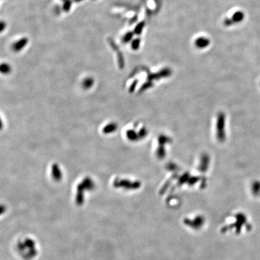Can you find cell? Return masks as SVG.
<instances>
[{
  "instance_id": "6da1fadb",
  "label": "cell",
  "mask_w": 260,
  "mask_h": 260,
  "mask_svg": "<svg viewBox=\"0 0 260 260\" xmlns=\"http://www.w3.org/2000/svg\"><path fill=\"white\" fill-rule=\"evenodd\" d=\"M77 193L76 195V204L78 205H81L84 202V191L86 190V187L82 183L77 185L76 187Z\"/></svg>"
},
{
  "instance_id": "7a4b0ae2",
  "label": "cell",
  "mask_w": 260,
  "mask_h": 260,
  "mask_svg": "<svg viewBox=\"0 0 260 260\" xmlns=\"http://www.w3.org/2000/svg\"><path fill=\"white\" fill-rule=\"evenodd\" d=\"M28 42V39L27 37H22L17 40L12 45V49L15 52H19L22 50L27 45Z\"/></svg>"
},
{
  "instance_id": "3957f363",
  "label": "cell",
  "mask_w": 260,
  "mask_h": 260,
  "mask_svg": "<svg viewBox=\"0 0 260 260\" xmlns=\"http://www.w3.org/2000/svg\"><path fill=\"white\" fill-rule=\"evenodd\" d=\"M243 14L242 12H237L235 13L233 17V19H226L225 22V24L226 25H231L232 21H234L235 22H238L241 21L243 18Z\"/></svg>"
},
{
  "instance_id": "277c9868",
  "label": "cell",
  "mask_w": 260,
  "mask_h": 260,
  "mask_svg": "<svg viewBox=\"0 0 260 260\" xmlns=\"http://www.w3.org/2000/svg\"><path fill=\"white\" fill-rule=\"evenodd\" d=\"M52 175L56 181H60L61 179V173L59 166L57 164H54L52 166Z\"/></svg>"
},
{
  "instance_id": "5b68a950",
  "label": "cell",
  "mask_w": 260,
  "mask_h": 260,
  "mask_svg": "<svg viewBox=\"0 0 260 260\" xmlns=\"http://www.w3.org/2000/svg\"><path fill=\"white\" fill-rule=\"evenodd\" d=\"M210 44V41L205 37H199L195 41V45L199 48H204L208 47Z\"/></svg>"
},
{
  "instance_id": "8992f818",
  "label": "cell",
  "mask_w": 260,
  "mask_h": 260,
  "mask_svg": "<svg viewBox=\"0 0 260 260\" xmlns=\"http://www.w3.org/2000/svg\"><path fill=\"white\" fill-rule=\"evenodd\" d=\"M81 183H83V184L84 185V187H86L87 190H91L95 188V184H94L92 180L89 177L85 178L84 180L83 181V182H81Z\"/></svg>"
},
{
  "instance_id": "52a82bcc",
  "label": "cell",
  "mask_w": 260,
  "mask_h": 260,
  "mask_svg": "<svg viewBox=\"0 0 260 260\" xmlns=\"http://www.w3.org/2000/svg\"><path fill=\"white\" fill-rule=\"evenodd\" d=\"M116 125L114 124H110L109 125H107V126H105L103 129V133L105 134H108V133H112L113 131H114L116 129Z\"/></svg>"
},
{
  "instance_id": "ba28073f",
  "label": "cell",
  "mask_w": 260,
  "mask_h": 260,
  "mask_svg": "<svg viewBox=\"0 0 260 260\" xmlns=\"http://www.w3.org/2000/svg\"><path fill=\"white\" fill-rule=\"evenodd\" d=\"M26 248H29L30 250L35 249V243L33 240L30 238H27L24 241Z\"/></svg>"
},
{
  "instance_id": "9c48e42d",
  "label": "cell",
  "mask_w": 260,
  "mask_h": 260,
  "mask_svg": "<svg viewBox=\"0 0 260 260\" xmlns=\"http://www.w3.org/2000/svg\"><path fill=\"white\" fill-rule=\"evenodd\" d=\"M72 1L71 0H66L64 1V4L63 6V9L64 11L68 12L70 11L71 8L72 7Z\"/></svg>"
},
{
  "instance_id": "30bf717a",
  "label": "cell",
  "mask_w": 260,
  "mask_h": 260,
  "mask_svg": "<svg viewBox=\"0 0 260 260\" xmlns=\"http://www.w3.org/2000/svg\"><path fill=\"white\" fill-rule=\"evenodd\" d=\"M10 66L7 63H2L1 66V72L2 74H7L10 72Z\"/></svg>"
},
{
  "instance_id": "8fae6325",
  "label": "cell",
  "mask_w": 260,
  "mask_h": 260,
  "mask_svg": "<svg viewBox=\"0 0 260 260\" xmlns=\"http://www.w3.org/2000/svg\"><path fill=\"white\" fill-rule=\"evenodd\" d=\"M93 83V80L91 78H87L83 81V86L85 88L88 89L92 86Z\"/></svg>"
},
{
  "instance_id": "7c38bea8",
  "label": "cell",
  "mask_w": 260,
  "mask_h": 260,
  "mask_svg": "<svg viewBox=\"0 0 260 260\" xmlns=\"http://www.w3.org/2000/svg\"><path fill=\"white\" fill-rule=\"evenodd\" d=\"M133 33H131V32H129V33H126L124 36V38H123L124 42L126 43V42H128L129 41H130L131 40L132 37H133Z\"/></svg>"
},
{
  "instance_id": "4fadbf2b",
  "label": "cell",
  "mask_w": 260,
  "mask_h": 260,
  "mask_svg": "<svg viewBox=\"0 0 260 260\" xmlns=\"http://www.w3.org/2000/svg\"><path fill=\"white\" fill-rule=\"evenodd\" d=\"M140 41L139 39H135L132 43V48L134 50H137L139 49V45H140Z\"/></svg>"
},
{
  "instance_id": "5bb4252c",
  "label": "cell",
  "mask_w": 260,
  "mask_h": 260,
  "mask_svg": "<svg viewBox=\"0 0 260 260\" xmlns=\"http://www.w3.org/2000/svg\"><path fill=\"white\" fill-rule=\"evenodd\" d=\"M143 26V24H142V23H141V24H140L139 25H137V26L135 27V30H134L135 33L138 34L139 33H140V32L142 31Z\"/></svg>"
},
{
  "instance_id": "9a60e30c",
  "label": "cell",
  "mask_w": 260,
  "mask_h": 260,
  "mask_svg": "<svg viewBox=\"0 0 260 260\" xmlns=\"http://www.w3.org/2000/svg\"><path fill=\"white\" fill-rule=\"evenodd\" d=\"M17 247H18V249L20 251H23L24 250H25V249H26V247H25L24 243H21V242L19 243L18 244H17Z\"/></svg>"
},
{
  "instance_id": "2e32d148",
  "label": "cell",
  "mask_w": 260,
  "mask_h": 260,
  "mask_svg": "<svg viewBox=\"0 0 260 260\" xmlns=\"http://www.w3.org/2000/svg\"><path fill=\"white\" fill-rule=\"evenodd\" d=\"M4 27H6V23H4V22H1V32L3 31V30L4 29Z\"/></svg>"
},
{
  "instance_id": "e0dca14e",
  "label": "cell",
  "mask_w": 260,
  "mask_h": 260,
  "mask_svg": "<svg viewBox=\"0 0 260 260\" xmlns=\"http://www.w3.org/2000/svg\"><path fill=\"white\" fill-rule=\"evenodd\" d=\"M4 210H5V207H3V206L2 205V206H1V214L4 212Z\"/></svg>"
},
{
  "instance_id": "ac0fdd59",
  "label": "cell",
  "mask_w": 260,
  "mask_h": 260,
  "mask_svg": "<svg viewBox=\"0 0 260 260\" xmlns=\"http://www.w3.org/2000/svg\"><path fill=\"white\" fill-rule=\"evenodd\" d=\"M83 1H84V0H74V1H75L76 2H80Z\"/></svg>"
},
{
  "instance_id": "d6986e66",
  "label": "cell",
  "mask_w": 260,
  "mask_h": 260,
  "mask_svg": "<svg viewBox=\"0 0 260 260\" xmlns=\"http://www.w3.org/2000/svg\"><path fill=\"white\" fill-rule=\"evenodd\" d=\"M62 1H66V0H62Z\"/></svg>"
}]
</instances>
